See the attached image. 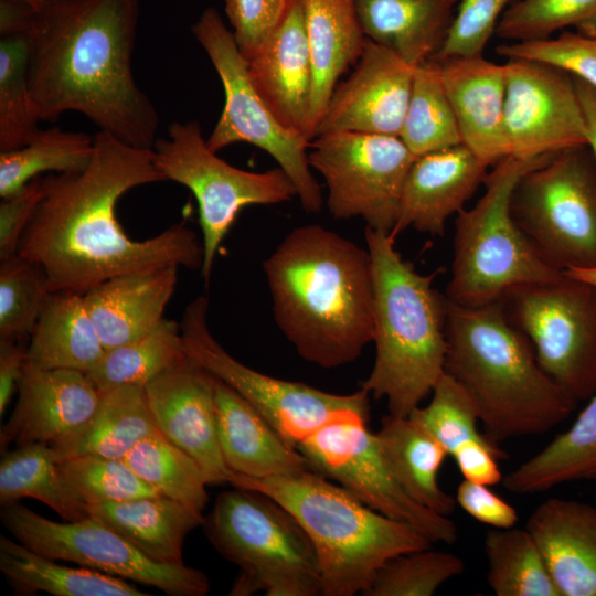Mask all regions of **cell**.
I'll return each mask as SVG.
<instances>
[{"instance_id":"cell-1","label":"cell","mask_w":596,"mask_h":596,"mask_svg":"<svg viewBox=\"0 0 596 596\" xmlns=\"http://www.w3.org/2000/svg\"><path fill=\"white\" fill-rule=\"evenodd\" d=\"M42 179L43 195L18 255L43 270L51 292L85 294L110 278L167 265L201 272L203 244L183 223L136 241L117 220L116 204L126 192L167 181L152 149L99 130L84 169Z\"/></svg>"},{"instance_id":"cell-2","label":"cell","mask_w":596,"mask_h":596,"mask_svg":"<svg viewBox=\"0 0 596 596\" xmlns=\"http://www.w3.org/2000/svg\"><path fill=\"white\" fill-rule=\"evenodd\" d=\"M138 18V0H47L33 8L29 85L40 120L77 111L128 145L153 148L159 115L131 68Z\"/></svg>"},{"instance_id":"cell-3","label":"cell","mask_w":596,"mask_h":596,"mask_svg":"<svg viewBox=\"0 0 596 596\" xmlns=\"http://www.w3.org/2000/svg\"><path fill=\"white\" fill-rule=\"evenodd\" d=\"M274 319L307 362L336 369L373 340L370 253L319 224L289 232L263 263Z\"/></svg>"},{"instance_id":"cell-4","label":"cell","mask_w":596,"mask_h":596,"mask_svg":"<svg viewBox=\"0 0 596 596\" xmlns=\"http://www.w3.org/2000/svg\"><path fill=\"white\" fill-rule=\"evenodd\" d=\"M447 301L445 373L475 403L490 441L544 434L572 414L576 403L541 369L500 300L478 307Z\"/></svg>"},{"instance_id":"cell-5","label":"cell","mask_w":596,"mask_h":596,"mask_svg":"<svg viewBox=\"0 0 596 596\" xmlns=\"http://www.w3.org/2000/svg\"><path fill=\"white\" fill-rule=\"evenodd\" d=\"M374 285L375 359L362 383L385 398L389 414L407 417L445 373L447 298L403 258L391 234L365 227Z\"/></svg>"},{"instance_id":"cell-6","label":"cell","mask_w":596,"mask_h":596,"mask_svg":"<svg viewBox=\"0 0 596 596\" xmlns=\"http://www.w3.org/2000/svg\"><path fill=\"white\" fill-rule=\"evenodd\" d=\"M230 483L273 498L295 517L315 547L323 596L363 595L389 560L433 544L317 471L269 478L233 473Z\"/></svg>"},{"instance_id":"cell-7","label":"cell","mask_w":596,"mask_h":596,"mask_svg":"<svg viewBox=\"0 0 596 596\" xmlns=\"http://www.w3.org/2000/svg\"><path fill=\"white\" fill-rule=\"evenodd\" d=\"M551 156H508L487 173L485 192L455 219L451 276L445 296L458 306L499 301L509 290L562 275L534 251L514 222L510 201L518 180Z\"/></svg>"},{"instance_id":"cell-8","label":"cell","mask_w":596,"mask_h":596,"mask_svg":"<svg viewBox=\"0 0 596 596\" xmlns=\"http://www.w3.org/2000/svg\"><path fill=\"white\" fill-rule=\"evenodd\" d=\"M203 526L214 549L240 568L230 595H321L315 547L295 517L273 498L238 487L223 491Z\"/></svg>"},{"instance_id":"cell-9","label":"cell","mask_w":596,"mask_h":596,"mask_svg":"<svg viewBox=\"0 0 596 596\" xmlns=\"http://www.w3.org/2000/svg\"><path fill=\"white\" fill-rule=\"evenodd\" d=\"M511 215L553 269L596 268V158L571 147L528 170L517 182Z\"/></svg>"},{"instance_id":"cell-10","label":"cell","mask_w":596,"mask_h":596,"mask_svg":"<svg viewBox=\"0 0 596 596\" xmlns=\"http://www.w3.org/2000/svg\"><path fill=\"white\" fill-rule=\"evenodd\" d=\"M155 163L167 181L187 187L199 206L204 251L201 276L209 283L215 257L240 211L297 196L295 185L279 167L265 172L235 168L212 151L198 120L174 121L168 138H158Z\"/></svg>"},{"instance_id":"cell-11","label":"cell","mask_w":596,"mask_h":596,"mask_svg":"<svg viewBox=\"0 0 596 596\" xmlns=\"http://www.w3.org/2000/svg\"><path fill=\"white\" fill-rule=\"evenodd\" d=\"M192 32L224 89V107L206 139L209 148L219 152L232 143L246 142L266 151L291 180L304 210L319 212L321 189L308 159L311 141L286 129L274 116L249 78L248 62L240 52L232 31L214 8H206L200 14Z\"/></svg>"},{"instance_id":"cell-12","label":"cell","mask_w":596,"mask_h":596,"mask_svg":"<svg viewBox=\"0 0 596 596\" xmlns=\"http://www.w3.org/2000/svg\"><path fill=\"white\" fill-rule=\"evenodd\" d=\"M500 302L547 376L576 404L587 401L596 392V286L563 272Z\"/></svg>"},{"instance_id":"cell-13","label":"cell","mask_w":596,"mask_h":596,"mask_svg":"<svg viewBox=\"0 0 596 596\" xmlns=\"http://www.w3.org/2000/svg\"><path fill=\"white\" fill-rule=\"evenodd\" d=\"M207 312L204 296L194 298L183 311L180 328L188 355L242 395L294 447L330 422L351 414L370 415V394L362 387L334 394L246 366L213 337Z\"/></svg>"},{"instance_id":"cell-14","label":"cell","mask_w":596,"mask_h":596,"mask_svg":"<svg viewBox=\"0 0 596 596\" xmlns=\"http://www.w3.org/2000/svg\"><path fill=\"white\" fill-rule=\"evenodd\" d=\"M309 164L324 179L337 220L361 217L387 234L396 225L407 173L416 159L398 136L340 131L317 136Z\"/></svg>"},{"instance_id":"cell-15","label":"cell","mask_w":596,"mask_h":596,"mask_svg":"<svg viewBox=\"0 0 596 596\" xmlns=\"http://www.w3.org/2000/svg\"><path fill=\"white\" fill-rule=\"evenodd\" d=\"M1 522L32 551L56 561L152 586L170 596H204L207 576L183 564L152 561L114 530L87 515L77 521L49 520L22 503L1 505Z\"/></svg>"},{"instance_id":"cell-16","label":"cell","mask_w":596,"mask_h":596,"mask_svg":"<svg viewBox=\"0 0 596 596\" xmlns=\"http://www.w3.org/2000/svg\"><path fill=\"white\" fill-rule=\"evenodd\" d=\"M368 421V415L351 414L330 422L297 448L315 471L334 480L373 510L412 525L433 543L456 542V524L447 515L417 503L396 481Z\"/></svg>"},{"instance_id":"cell-17","label":"cell","mask_w":596,"mask_h":596,"mask_svg":"<svg viewBox=\"0 0 596 596\" xmlns=\"http://www.w3.org/2000/svg\"><path fill=\"white\" fill-rule=\"evenodd\" d=\"M504 136L508 156L532 159L588 145L575 82L549 64L508 60Z\"/></svg>"},{"instance_id":"cell-18","label":"cell","mask_w":596,"mask_h":596,"mask_svg":"<svg viewBox=\"0 0 596 596\" xmlns=\"http://www.w3.org/2000/svg\"><path fill=\"white\" fill-rule=\"evenodd\" d=\"M415 68L391 49L366 38L353 72L334 88L315 138L340 131L400 136Z\"/></svg>"},{"instance_id":"cell-19","label":"cell","mask_w":596,"mask_h":596,"mask_svg":"<svg viewBox=\"0 0 596 596\" xmlns=\"http://www.w3.org/2000/svg\"><path fill=\"white\" fill-rule=\"evenodd\" d=\"M145 391L157 429L199 464L207 485L230 483L233 473L217 438L214 376L188 355Z\"/></svg>"},{"instance_id":"cell-20","label":"cell","mask_w":596,"mask_h":596,"mask_svg":"<svg viewBox=\"0 0 596 596\" xmlns=\"http://www.w3.org/2000/svg\"><path fill=\"white\" fill-rule=\"evenodd\" d=\"M249 78L277 120L312 140V65L302 0H288L278 24L247 61Z\"/></svg>"},{"instance_id":"cell-21","label":"cell","mask_w":596,"mask_h":596,"mask_svg":"<svg viewBox=\"0 0 596 596\" xmlns=\"http://www.w3.org/2000/svg\"><path fill=\"white\" fill-rule=\"evenodd\" d=\"M100 392L86 373L70 369H36L25 364L18 402L1 426V448L52 445L84 424L95 412Z\"/></svg>"},{"instance_id":"cell-22","label":"cell","mask_w":596,"mask_h":596,"mask_svg":"<svg viewBox=\"0 0 596 596\" xmlns=\"http://www.w3.org/2000/svg\"><path fill=\"white\" fill-rule=\"evenodd\" d=\"M489 166L464 143L416 157L403 188L392 235L412 227L443 236L447 220L465 209Z\"/></svg>"},{"instance_id":"cell-23","label":"cell","mask_w":596,"mask_h":596,"mask_svg":"<svg viewBox=\"0 0 596 596\" xmlns=\"http://www.w3.org/2000/svg\"><path fill=\"white\" fill-rule=\"evenodd\" d=\"M462 143L492 167L508 157L504 136L507 72L480 56L437 61Z\"/></svg>"},{"instance_id":"cell-24","label":"cell","mask_w":596,"mask_h":596,"mask_svg":"<svg viewBox=\"0 0 596 596\" xmlns=\"http://www.w3.org/2000/svg\"><path fill=\"white\" fill-rule=\"evenodd\" d=\"M214 401L219 444L232 473L269 478L315 471L298 448L216 376Z\"/></svg>"},{"instance_id":"cell-25","label":"cell","mask_w":596,"mask_h":596,"mask_svg":"<svg viewBox=\"0 0 596 596\" xmlns=\"http://www.w3.org/2000/svg\"><path fill=\"white\" fill-rule=\"evenodd\" d=\"M525 528L561 596H596V508L562 498L541 502Z\"/></svg>"},{"instance_id":"cell-26","label":"cell","mask_w":596,"mask_h":596,"mask_svg":"<svg viewBox=\"0 0 596 596\" xmlns=\"http://www.w3.org/2000/svg\"><path fill=\"white\" fill-rule=\"evenodd\" d=\"M178 265L117 276L84 294L89 316L105 348L136 340L153 330L178 281Z\"/></svg>"},{"instance_id":"cell-27","label":"cell","mask_w":596,"mask_h":596,"mask_svg":"<svg viewBox=\"0 0 596 596\" xmlns=\"http://www.w3.org/2000/svg\"><path fill=\"white\" fill-rule=\"evenodd\" d=\"M312 65V139L340 77L360 60L366 36L355 0H302Z\"/></svg>"},{"instance_id":"cell-28","label":"cell","mask_w":596,"mask_h":596,"mask_svg":"<svg viewBox=\"0 0 596 596\" xmlns=\"http://www.w3.org/2000/svg\"><path fill=\"white\" fill-rule=\"evenodd\" d=\"M85 511L163 564H183L184 540L204 522L202 511L161 494L91 504Z\"/></svg>"},{"instance_id":"cell-29","label":"cell","mask_w":596,"mask_h":596,"mask_svg":"<svg viewBox=\"0 0 596 596\" xmlns=\"http://www.w3.org/2000/svg\"><path fill=\"white\" fill-rule=\"evenodd\" d=\"M365 36L418 66L443 46L458 0H355Z\"/></svg>"},{"instance_id":"cell-30","label":"cell","mask_w":596,"mask_h":596,"mask_svg":"<svg viewBox=\"0 0 596 596\" xmlns=\"http://www.w3.org/2000/svg\"><path fill=\"white\" fill-rule=\"evenodd\" d=\"M156 429L145 386L123 385L102 392L92 416L51 447L58 462L82 456L124 459Z\"/></svg>"},{"instance_id":"cell-31","label":"cell","mask_w":596,"mask_h":596,"mask_svg":"<svg viewBox=\"0 0 596 596\" xmlns=\"http://www.w3.org/2000/svg\"><path fill=\"white\" fill-rule=\"evenodd\" d=\"M104 353L84 294L51 292L30 336L25 364L87 373Z\"/></svg>"},{"instance_id":"cell-32","label":"cell","mask_w":596,"mask_h":596,"mask_svg":"<svg viewBox=\"0 0 596 596\" xmlns=\"http://www.w3.org/2000/svg\"><path fill=\"white\" fill-rule=\"evenodd\" d=\"M375 434L393 476L405 492L434 512L451 514L456 499L437 480L448 456L446 449L408 416H384Z\"/></svg>"},{"instance_id":"cell-33","label":"cell","mask_w":596,"mask_h":596,"mask_svg":"<svg viewBox=\"0 0 596 596\" xmlns=\"http://www.w3.org/2000/svg\"><path fill=\"white\" fill-rule=\"evenodd\" d=\"M579 480H596V392L565 432L503 476L502 485L528 496Z\"/></svg>"},{"instance_id":"cell-34","label":"cell","mask_w":596,"mask_h":596,"mask_svg":"<svg viewBox=\"0 0 596 596\" xmlns=\"http://www.w3.org/2000/svg\"><path fill=\"white\" fill-rule=\"evenodd\" d=\"M0 570L21 594L54 596H146L125 578L87 567L61 565L22 543L0 536Z\"/></svg>"},{"instance_id":"cell-35","label":"cell","mask_w":596,"mask_h":596,"mask_svg":"<svg viewBox=\"0 0 596 596\" xmlns=\"http://www.w3.org/2000/svg\"><path fill=\"white\" fill-rule=\"evenodd\" d=\"M185 358L180 323L163 319L145 336L105 350L86 375L100 393L123 385L146 386Z\"/></svg>"},{"instance_id":"cell-36","label":"cell","mask_w":596,"mask_h":596,"mask_svg":"<svg viewBox=\"0 0 596 596\" xmlns=\"http://www.w3.org/2000/svg\"><path fill=\"white\" fill-rule=\"evenodd\" d=\"M487 582L497 596H561L526 528L488 531L483 542Z\"/></svg>"},{"instance_id":"cell-37","label":"cell","mask_w":596,"mask_h":596,"mask_svg":"<svg viewBox=\"0 0 596 596\" xmlns=\"http://www.w3.org/2000/svg\"><path fill=\"white\" fill-rule=\"evenodd\" d=\"M36 499L64 521H77L87 513L66 491L58 461L49 444L33 443L7 451L0 460V504Z\"/></svg>"},{"instance_id":"cell-38","label":"cell","mask_w":596,"mask_h":596,"mask_svg":"<svg viewBox=\"0 0 596 596\" xmlns=\"http://www.w3.org/2000/svg\"><path fill=\"white\" fill-rule=\"evenodd\" d=\"M94 151V136L60 127L39 129L23 147L0 152V196L14 194L43 172L84 169Z\"/></svg>"},{"instance_id":"cell-39","label":"cell","mask_w":596,"mask_h":596,"mask_svg":"<svg viewBox=\"0 0 596 596\" xmlns=\"http://www.w3.org/2000/svg\"><path fill=\"white\" fill-rule=\"evenodd\" d=\"M398 137L415 157L462 143L437 61L416 66Z\"/></svg>"},{"instance_id":"cell-40","label":"cell","mask_w":596,"mask_h":596,"mask_svg":"<svg viewBox=\"0 0 596 596\" xmlns=\"http://www.w3.org/2000/svg\"><path fill=\"white\" fill-rule=\"evenodd\" d=\"M124 460L159 494L204 509L209 485L201 467L158 429L136 444Z\"/></svg>"},{"instance_id":"cell-41","label":"cell","mask_w":596,"mask_h":596,"mask_svg":"<svg viewBox=\"0 0 596 596\" xmlns=\"http://www.w3.org/2000/svg\"><path fill=\"white\" fill-rule=\"evenodd\" d=\"M29 85L25 33L0 39V151L23 147L40 129Z\"/></svg>"},{"instance_id":"cell-42","label":"cell","mask_w":596,"mask_h":596,"mask_svg":"<svg viewBox=\"0 0 596 596\" xmlns=\"http://www.w3.org/2000/svg\"><path fill=\"white\" fill-rule=\"evenodd\" d=\"M62 482L82 507L118 502L159 493L124 459L82 456L58 462Z\"/></svg>"},{"instance_id":"cell-43","label":"cell","mask_w":596,"mask_h":596,"mask_svg":"<svg viewBox=\"0 0 596 596\" xmlns=\"http://www.w3.org/2000/svg\"><path fill=\"white\" fill-rule=\"evenodd\" d=\"M566 28L596 38V0H519L503 12L496 33L522 42L546 39Z\"/></svg>"},{"instance_id":"cell-44","label":"cell","mask_w":596,"mask_h":596,"mask_svg":"<svg viewBox=\"0 0 596 596\" xmlns=\"http://www.w3.org/2000/svg\"><path fill=\"white\" fill-rule=\"evenodd\" d=\"M51 294L43 270L15 254L0 264V339L30 338Z\"/></svg>"},{"instance_id":"cell-45","label":"cell","mask_w":596,"mask_h":596,"mask_svg":"<svg viewBox=\"0 0 596 596\" xmlns=\"http://www.w3.org/2000/svg\"><path fill=\"white\" fill-rule=\"evenodd\" d=\"M464 570V561L449 552L430 547L406 552L389 560L363 595L432 596Z\"/></svg>"},{"instance_id":"cell-46","label":"cell","mask_w":596,"mask_h":596,"mask_svg":"<svg viewBox=\"0 0 596 596\" xmlns=\"http://www.w3.org/2000/svg\"><path fill=\"white\" fill-rule=\"evenodd\" d=\"M426 406L416 407L408 417L433 436L448 453L469 439H488L478 429L479 414L467 392L444 373L434 386Z\"/></svg>"},{"instance_id":"cell-47","label":"cell","mask_w":596,"mask_h":596,"mask_svg":"<svg viewBox=\"0 0 596 596\" xmlns=\"http://www.w3.org/2000/svg\"><path fill=\"white\" fill-rule=\"evenodd\" d=\"M497 53L508 60H528L557 67L596 89V38L563 31L556 38L503 43Z\"/></svg>"},{"instance_id":"cell-48","label":"cell","mask_w":596,"mask_h":596,"mask_svg":"<svg viewBox=\"0 0 596 596\" xmlns=\"http://www.w3.org/2000/svg\"><path fill=\"white\" fill-rule=\"evenodd\" d=\"M510 2L511 0H458L445 42L432 60L483 55Z\"/></svg>"},{"instance_id":"cell-49","label":"cell","mask_w":596,"mask_h":596,"mask_svg":"<svg viewBox=\"0 0 596 596\" xmlns=\"http://www.w3.org/2000/svg\"><path fill=\"white\" fill-rule=\"evenodd\" d=\"M232 33L248 61L278 24L288 0H223Z\"/></svg>"},{"instance_id":"cell-50","label":"cell","mask_w":596,"mask_h":596,"mask_svg":"<svg viewBox=\"0 0 596 596\" xmlns=\"http://www.w3.org/2000/svg\"><path fill=\"white\" fill-rule=\"evenodd\" d=\"M43 179L34 178L0 204V262L15 254L22 234L43 195Z\"/></svg>"},{"instance_id":"cell-51","label":"cell","mask_w":596,"mask_h":596,"mask_svg":"<svg viewBox=\"0 0 596 596\" xmlns=\"http://www.w3.org/2000/svg\"><path fill=\"white\" fill-rule=\"evenodd\" d=\"M456 503L476 521L494 529L512 528L518 512L488 486L462 480L456 489Z\"/></svg>"},{"instance_id":"cell-52","label":"cell","mask_w":596,"mask_h":596,"mask_svg":"<svg viewBox=\"0 0 596 596\" xmlns=\"http://www.w3.org/2000/svg\"><path fill=\"white\" fill-rule=\"evenodd\" d=\"M450 456L465 480L488 487L502 482L498 460L505 459L507 455L489 439L464 441Z\"/></svg>"},{"instance_id":"cell-53","label":"cell","mask_w":596,"mask_h":596,"mask_svg":"<svg viewBox=\"0 0 596 596\" xmlns=\"http://www.w3.org/2000/svg\"><path fill=\"white\" fill-rule=\"evenodd\" d=\"M22 342L0 339V416L18 392L24 372L28 348Z\"/></svg>"},{"instance_id":"cell-54","label":"cell","mask_w":596,"mask_h":596,"mask_svg":"<svg viewBox=\"0 0 596 596\" xmlns=\"http://www.w3.org/2000/svg\"><path fill=\"white\" fill-rule=\"evenodd\" d=\"M33 8L14 0H0V34L25 33Z\"/></svg>"},{"instance_id":"cell-55","label":"cell","mask_w":596,"mask_h":596,"mask_svg":"<svg viewBox=\"0 0 596 596\" xmlns=\"http://www.w3.org/2000/svg\"><path fill=\"white\" fill-rule=\"evenodd\" d=\"M572 77L586 119L588 146L596 158V89L586 82L575 76Z\"/></svg>"},{"instance_id":"cell-56","label":"cell","mask_w":596,"mask_h":596,"mask_svg":"<svg viewBox=\"0 0 596 596\" xmlns=\"http://www.w3.org/2000/svg\"><path fill=\"white\" fill-rule=\"evenodd\" d=\"M565 274L596 286V268L570 269Z\"/></svg>"},{"instance_id":"cell-57","label":"cell","mask_w":596,"mask_h":596,"mask_svg":"<svg viewBox=\"0 0 596 596\" xmlns=\"http://www.w3.org/2000/svg\"><path fill=\"white\" fill-rule=\"evenodd\" d=\"M14 1H20L35 8L47 0H14Z\"/></svg>"}]
</instances>
